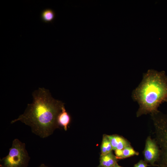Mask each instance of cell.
<instances>
[{
  "instance_id": "10",
  "label": "cell",
  "mask_w": 167,
  "mask_h": 167,
  "mask_svg": "<svg viewBox=\"0 0 167 167\" xmlns=\"http://www.w3.org/2000/svg\"><path fill=\"white\" fill-rule=\"evenodd\" d=\"M55 14L54 11L49 8L45 9L42 11L41 14V19L42 21L45 23H52L54 19Z\"/></svg>"
},
{
  "instance_id": "6",
  "label": "cell",
  "mask_w": 167,
  "mask_h": 167,
  "mask_svg": "<svg viewBox=\"0 0 167 167\" xmlns=\"http://www.w3.org/2000/svg\"><path fill=\"white\" fill-rule=\"evenodd\" d=\"M111 142L113 150H122L127 146L131 145L130 143L122 137L116 135H108Z\"/></svg>"
},
{
  "instance_id": "11",
  "label": "cell",
  "mask_w": 167,
  "mask_h": 167,
  "mask_svg": "<svg viewBox=\"0 0 167 167\" xmlns=\"http://www.w3.org/2000/svg\"><path fill=\"white\" fill-rule=\"evenodd\" d=\"M138 152L136 151L131 146H127L123 149L122 159L126 158L135 155H138Z\"/></svg>"
},
{
  "instance_id": "5",
  "label": "cell",
  "mask_w": 167,
  "mask_h": 167,
  "mask_svg": "<svg viewBox=\"0 0 167 167\" xmlns=\"http://www.w3.org/2000/svg\"><path fill=\"white\" fill-rule=\"evenodd\" d=\"M156 143H160L164 151L162 161L159 167H167V131H165L156 137Z\"/></svg>"
},
{
  "instance_id": "3",
  "label": "cell",
  "mask_w": 167,
  "mask_h": 167,
  "mask_svg": "<svg viewBox=\"0 0 167 167\" xmlns=\"http://www.w3.org/2000/svg\"><path fill=\"white\" fill-rule=\"evenodd\" d=\"M30 159L25 144L15 139L8 154L0 159V167H28Z\"/></svg>"
},
{
  "instance_id": "9",
  "label": "cell",
  "mask_w": 167,
  "mask_h": 167,
  "mask_svg": "<svg viewBox=\"0 0 167 167\" xmlns=\"http://www.w3.org/2000/svg\"><path fill=\"white\" fill-rule=\"evenodd\" d=\"M101 155H104L112 151V146L108 135H104L101 147Z\"/></svg>"
},
{
  "instance_id": "8",
  "label": "cell",
  "mask_w": 167,
  "mask_h": 167,
  "mask_svg": "<svg viewBox=\"0 0 167 167\" xmlns=\"http://www.w3.org/2000/svg\"><path fill=\"white\" fill-rule=\"evenodd\" d=\"M117 159L112 151L105 155H101L98 167H113L117 163Z\"/></svg>"
},
{
  "instance_id": "13",
  "label": "cell",
  "mask_w": 167,
  "mask_h": 167,
  "mask_svg": "<svg viewBox=\"0 0 167 167\" xmlns=\"http://www.w3.org/2000/svg\"><path fill=\"white\" fill-rule=\"evenodd\" d=\"M115 156L117 159H122L123 154V149H116L114 150Z\"/></svg>"
},
{
  "instance_id": "14",
  "label": "cell",
  "mask_w": 167,
  "mask_h": 167,
  "mask_svg": "<svg viewBox=\"0 0 167 167\" xmlns=\"http://www.w3.org/2000/svg\"><path fill=\"white\" fill-rule=\"evenodd\" d=\"M38 167H49L44 164H41Z\"/></svg>"
},
{
  "instance_id": "4",
  "label": "cell",
  "mask_w": 167,
  "mask_h": 167,
  "mask_svg": "<svg viewBox=\"0 0 167 167\" xmlns=\"http://www.w3.org/2000/svg\"><path fill=\"white\" fill-rule=\"evenodd\" d=\"M158 146L154 140L150 136L147 138L143 153L145 161L154 165L159 156Z\"/></svg>"
},
{
  "instance_id": "2",
  "label": "cell",
  "mask_w": 167,
  "mask_h": 167,
  "mask_svg": "<svg viewBox=\"0 0 167 167\" xmlns=\"http://www.w3.org/2000/svg\"><path fill=\"white\" fill-rule=\"evenodd\" d=\"M132 97L139 106L137 117L158 113L160 105L167 101V76L165 71L150 69L144 73L141 83L133 91Z\"/></svg>"
},
{
  "instance_id": "15",
  "label": "cell",
  "mask_w": 167,
  "mask_h": 167,
  "mask_svg": "<svg viewBox=\"0 0 167 167\" xmlns=\"http://www.w3.org/2000/svg\"><path fill=\"white\" fill-rule=\"evenodd\" d=\"M113 167H122L121 166L119 165L118 163L116 164V165L114 166Z\"/></svg>"
},
{
  "instance_id": "7",
  "label": "cell",
  "mask_w": 167,
  "mask_h": 167,
  "mask_svg": "<svg viewBox=\"0 0 167 167\" xmlns=\"http://www.w3.org/2000/svg\"><path fill=\"white\" fill-rule=\"evenodd\" d=\"M57 120L58 126L63 127L66 131L68 126L70 123L71 117L66 111L64 105L62 106L61 111L58 115Z\"/></svg>"
},
{
  "instance_id": "12",
  "label": "cell",
  "mask_w": 167,
  "mask_h": 167,
  "mask_svg": "<svg viewBox=\"0 0 167 167\" xmlns=\"http://www.w3.org/2000/svg\"><path fill=\"white\" fill-rule=\"evenodd\" d=\"M147 166L148 165L145 161L140 160L135 165L134 167H147Z\"/></svg>"
},
{
  "instance_id": "1",
  "label": "cell",
  "mask_w": 167,
  "mask_h": 167,
  "mask_svg": "<svg viewBox=\"0 0 167 167\" xmlns=\"http://www.w3.org/2000/svg\"><path fill=\"white\" fill-rule=\"evenodd\" d=\"M32 96L33 102L28 104L24 113L11 123L20 121L29 126L33 133L45 138L59 127L57 117L64 104L53 98L49 91L44 88L34 91Z\"/></svg>"
}]
</instances>
